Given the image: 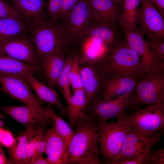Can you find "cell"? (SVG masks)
<instances>
[{"label": "cell", "mask_w": 164, "mask_h": 164, "mask_svg": "<svg viewBox=\"0 0 164 164\" xmlns=\"http://www.w3.org/2000/svg\"><path fill=\"white\" fill-rule=\"evenodd\" d=\"M74 127L75 133L67 150L68 164H99L97 119L84 113Z\"/></svg>", "instance_id": "cell-1"}, {"label": "cell", "mask_w": 164, "mask_h": 164, "mask_svg": "<svg viewBox=\"0 0 164 164\" xmlns=\"http://www.w3.org/2000/svg\"><path fill=\"white\" fill-rule=\"evenodd\" d=\"M96 62L103 63L102 71L108 74V78L129 76L137 79L146 71L139 56L125 42L108 50Z\"/></svg>", "instance_id": "cell-2"}, {"label": "cell", "mask_w": 164, "mask_h": 164, "mask_svg": "<svg viewBox=\"0 0 164 164\" xmlns=\"http://www.w3.org/2000/svg\"><path fill=\"white\" fill-rule=\"evenodd\" d=\"M28 32L39 62L53 52L63 53L65 48L71 44L59 19L48 20L29 27Z\"/></svg>", "instance_id": "cell-3"}, {"label": "cell", "mask_w": 164, "mask_h": 164, "mask_svg": "<svg viewBox=\"0 0 164 164\" xmlns=\"http://www.w3.org/2000/svg\"><path fill=\"white\" fill-rule=\"evenodd\" d=\"M135 104L151 105L164 101V61L155 59L137 80Z\"/></svg>", "instance_id": "cell-4"}, {"label": "cell", "mask_w": 164, "mask_h": 164, "mask_svg": "<svg viewBox=\"0 0 164 164\" xmlns=\"http://www.w3.org/2000/svg\"><path fill=\"white\" fill-rule=\"evenodd\" d=\"M99 155L107 164H117L125 141L131 126L117 122L98 121Z\"/></svg>", "instance_id": "cell-5"}, {"label": "cell", "mask_w": 164, "mask_h": 164, "mask_svg": "<svg viewBox=\"0 0 164 164\" xmlns=\"http://www.w3.org/2000/svg\"><path fill=\"white\" fill-rule=\"evenodd\" d=\"M0 84L2 92L31 108L43 126L52 119L48 106H42L23 77L0 73Z\"/></svg>", "instance_id": "cell-6"}, {"label": "cell", "mask_w": 164, "mask_h": 164, "mask_svg": "<svg viewBox=\"0 0 164 164\" xmlns=\"http://www.w3.org/2000/svg\"><path fill=\"white\" fill-rule=\"evenodd\" d=\"M135 110L129 114H124L117 117L118 122L129 125L145 133L159 132L164 128V101L149 105L141 108L137 104L132 105Z\"/></svg>", "instance_id": "cell-7"}, {"label": "cell", "mask_w": 164, "mask_h": 164, "mask_svg": "<svg viewBox=\"0 0 164 164\" xmlns=\"http://www.w3.org/2000/svg\"><path fill=\"white\" fill-rule=\"evenodd\" d=\"M97 17L88 0H79L59 19L71 44L75 43L90 22Z\"/></svg>", "instance_id": "cell-8"}, {"label": "cell", "mask_w": 164, "mask_h": 164, "mask_svg": "<svg viewBox=\"0 0 164 164\" xmlns=\"http://www.w3.org/2000/svg\"><path fill=\"white\" fill-rule=\"evenodd\" d=\"M161 137V133L150 134L138 130L131 126L126 137L118 163L132 160L143 155L151 149Z\"/></svg>", "instance_id": "cell-9"}, {"label": "cell", "mask_w": 164, "mask_h": 164, "mask_svg": "<svg viewBox=\"0 0 164 164\" xmlns=\"http://www.w3.org/2000/svg\"><path fill=\"white\" fill-rule=\"evenodd\" d=\"M26 33L0 41V54L39 66V62L33 43Z\"/></svg>", "instance_id": "cell-10"}, {"label": "cell", "mask_w": 164, "mask_h": 164, "mask_svg": "<svg viewBox=\"0 0 164 164\" xmlns=\"http://www.w3.org/2000/svg\"><path fill=\"white\" fill-rule=\"evenodd\" d=\"M137 26L146 39L164 38V17L151 0H140Z\"/></svg>", "instance_id": "cell-11"}, {"label": "cell", "mask_w": 164, "mask_h": 164, "mask_svg": "<svg viewBox=\"0 0 164 164\" xmlns=\"http://www.w3.org/2000/svg\"><path fill=\"white\" fill-rule=\"evenodd\" d=\"M132 92L107 101L101 98L99 99L91 107L89 115L102 121H107L111 118L123 115L126 109L135 103V95Z\"/></svg>", "instance_id": "cell-12"}, {"label": "cell", "mask_w": 164, "mask_h": 164, "mask_svg": "<svg viewBox=\"0 0 164 164\" xmlns=\"http://www.w3.org/2000/svg\"><path fill=\"white\" fill-rule=\"evenodd\" d=\"M44 134L46 143L45 153L50 164H68L67 148L54 124Z\"/></svg>", "instance_id": "cell-13"}, {"label": "cell", "mask_w": 164, "mask_h": 164, "mask_svg": "<svg viewBox=\"0 0 164 164\" xmlns=\"http://www.w3.org/2000/svg\"><path fill=\"white\" fill-rule=\"evenodd\" d=\"M12 5L29 27L47 20L44 0H11Z\"/></svg>", "instance_id": "cell-14"}, {"label": "cell", "mask_w": 164, "mask_h": 164, "mask_svg": "<svg viewBox=\"0 0 164 164\" xmlns=\"http://www.w3.org/2000/svg\"><path fill=\"white\" fill-rule=\"evenodd\" d=\"M137 79L129 76L108 78L104 82L102 100L107 101L116 99L124 94L133 92Z\"/></svg>", "instance_id": "cell-15"}, {"label": "cell", "mask_w": 164, "mask_h": 164, "mask_svg": "<svg viewBox=\"0 0 164 164\" xmlns=\"http://www.w3.org/2000/svg\"><path fill=\"white\" fill-rule=\"evenodd\" d=\"M144 34L138 29L125 33V42L139 56L146 70L154 62L155 58L149 48Z\"/></svg>", "instance_id": "cell-16"}, {"label": "cell", "mask_w": 164, "mask_h": 164, "mask_svg": "<svg viewBox=\"0 0 164 164\" xmlns=\"http://www.w3.org/2000/svg\"><path fill=\"white\" fill-rule=\"evenodd\" d=\"M1 110L17 121L23 125L26 128V132L31 134L38 124L43 127L42 123L32 109L29 106H1Z\"/></svg>", "instance_id": "cell-17"}, {"label": "cell", "mask_w": 164, "mask_h": 164, "mask_svg": "<svg viewBox=\"0 0 164 164\" xmlns=\"http://www.w3.org/2000/svg\"><path fill=\"white\" fill-rule=\"evenodd\" d=\"M63 55L61 52H53L39 61L44 69L46 78L52 86L57 85L58 79L65 66L66 59L64 60Z\"/></svg>", "instance_id": "cell-18"}, {"label": "cell", "mask_w": 164, "mask_h": 164, "mask_svg": "<svg viewBox=\"0 0 164 164\" xmlns=\"http://www.w3.org/2000/svg\"><path fill=\"white\" fill-rule=\"evenodd\" d=\"M95 11L97 18L111 24L120 23L121 5L114 0H88Z\"/></svg>", "instance_id": "cell-19"}, {"label": "cell", "mask_w": 164, "mask_h": 164, "mask_svg": "<svg viewBox=\"0 0 164 164\" xmlns=\"http://www.w3.org/2000/svg\"><path fill=\"white\" fill-rule=\"evenodd\" d=\"M33 75L28 73L23 77L41 100L56 106L61 113H64V108L60 101L59 95L57 92L39 81Z\"/></svg>", "instance_id": "cell-20"}, {"label": "cell", "mask_w": 164, "mask_h": 164, "mask_svg": "<svg viewBox=\"0 0 164 164\" xmlns=\"http://www.w3.org/2000/svg\"><path fill=\"white\" fill-rule=\"evenodd\" d=\"M39 66L29 64L9 56L0 54V73L23 77L36 74Z\"/></svg>", "instance_id": "cell-21"}, {"label": "cell", "mask_w": 164, "mask_h": 164, "mask_svg": "<svg viewBox=\"0 0 164 164\" xmlns=\"http://www.w3.org/2000/svg\"><path fill=\"white\" fill-rule=\"evenodd\" d=\"M64 113L69 118V124L74 127L76 123L84 115L83 111L86 107V98L83 88L73 91Z\"/></svg>", "instance_id": "cell-22"}, {"label": "cell", "mask_w": 164, "mask_h": 164, "mask_svg": "<svg viewBox=\"0 0 164 164\" xmlns=\"http://www.w3.org/2000/svg\"><path fill=\"white\" fill-rule=\"evenodd\" d=\"M140 0H124L119 23L125 33L138 29L137 20Z\"/></svg>", "instance_id": "cell-23"}, {"label": "cell", "mask_w": 164, "mask_h": 164, "mask_svg": "<svg viewBox=\"0 0 164 164\" xmlns=\"http://www.w3.org/2000/svg\"><path fill=\"white\" fill-rule=\"evenodd\" d=\"M28 26L22 18L0 19V41L28 32Z\"/></svg>", "instance_id": "cell-24"}, {"label": "cell", "mask_w": 164, "mask_h": 164, "mask_svg": "<svg viewBox=\"0 0 164 164\" xmlns=\"http://www.w3.org/2000/svg\"><path fill=\"white\" fill-rule=\"evenodd\" d=\"M83 88L86 98V107L93 100L101 86L100 79L91 68L86 67L80 70Z\"/></svg>", "instance_id": "cell-25"}, {"label": "cell", "mask_w": 164, "mask_h": 164, "mask_svg": "<svg viewBox=\"0 0 164 164\" xmlns=\"http://www.w3.org/2000/svg\"><path fill=\"white\" fill-rule=\"evenodd\" d=\"M29 134L20 135L15 139L14 145L8 149L10 164H28L26 154V147Z\"/></svg>", "instance_id": "cell-26"}, {"label": "cell", "mask_w": 164, "mask_h": 164, "mask_svg": "<svg viewBox=\"0 0 164 164\" xmlns=\"http://www.w3.org/2000/svg\"><path fill=\"white\" fill-rule=\"evenodd\" d=\"M48 105L50 116L54 122V124L56 130L64 140L68 149L70 143L74 135V130L72 129L69 123L55 114L50 104H48Z\"/></svg>", "instance_id": "cell-27"}, {"label": "cell", "mask_w": 164, "mask_h": 164, "mask_svg": "<svg viewBox=\"0 0 164 164\" xmlns=\"http://www.w3.org/2000/svg\"><path fill=\"white\" fill-rule=\"evenodd\" d=\"M70 55L66 59L65 66L58 79L57 83V85L60 88L67 103L72 95L69 78V73L72 58V55Z\"/></svg>", "instance_id": "cell-28"}, {"label": "cell", "mask_w": 164, "mask_h": 164, "mask_svg": "<svg viewBox=\"0 0 164 164\" xmlns=\"http://www.w3.org/2000/svg\"><path fill=\"white\" fill-rule=\"evenodd\" d=\"M69 78L70 86L73 91L83 88L82 80L79 68V58L77 56L72 55Z\"/></svg>", "instance_id": "cell-29"}, {"label": "cell", "mask_w": 164, "mask_h": 164, "mask_svg": "<svg viewBox=\"0 0 164 164\" xmlns=\"http://www.w3.org/2000/svg\"><path fill=\"white\" fill-rule=\"evenodd\" d=\"M146 41L155 59L164 61V38L146 39Z\"/></svg>", "instance_id": "cell-30"}, {"label": "cell", "mask_w": 164, "mask_h": 164, "mask_svg": "<svg viewBox=\"0 0 164 164\" xmlns=\"http://www.w3.org/2000/svg\"><path fill=\"white\" fill-rule=\"evenodd\" d=\"M29 136L37 151L41 153H45L46 143L42 127L35 129Z\"/></svg>", "instance_id": "cell-31"}, {"label": "cell", "mask_w": 164, "mask_h": 164, "mask_svg": "<svg viewBox=\"0 0 164 164\" xmlns=\"http://www.w3.org/2000/svg\"><path fill=\"white\" fill-rule=\"evenodd\" d=\"M64 0H48L46 4L49 20L58 19L61 11Z\"/></svg>", "instance_id": "cell-32"}, {"label": "cell", "mask_w": 164, "mask_h": 164, "mask_svg": "<svg viewBox=\"0 0 164 164\" xmlns=\"http://www.w3.org/2000/svg\"><path fill=\"white\" fill-rule=\"evenodd\" d=\"M9 17L22 19L20 13L12 4L5 0H0V19Z\"/></svg>", "instance_id": "cell-33"}, {"label": "cell", "mask_w": 164, "mask_h": 164, "mask_svg": "<svg viewBox=\"0 0 164 164\" xmlns=\"http://www.w3.org/2000/svg\"><path fill=\"white\" fill-rule=\"evenodd\" d=\"M15 139L11 132L3 128H0V144L7 149L14 144Z\"/></svg>", "instance_id": "cell-34"}, {"label": "cell", "mask_w": 164, "mask_h": 164, "mask_svg": "<svg viewBox=\"0 0 164 164\" xmlns=\"http://www.w3.org/2000/svg\"><path fill=\"white\" fill-rule=\"evenodd\" d=\"M38 152H39L35 147L29 134L26 147V154L28 164H32L35 156Z\"/></svg>", "instance_id": "cell-35"}, {"label": "cell", "mask_w": 164, "mask_h": 164, "mask_svg": "<svg viewBox=\"0 0 164 164\" xmlns=\"http://www.w3.org/2000/svg\"><path fill=\"white\" fill-rule=\"evenodd\" d=\"M150 159L151 164H164V148L150 150Z\"/></svg>", "instance_id": "cell-36"}, {"label": "cell", "mask_w": 164, "mask_h": 164, "mask_svg": "<svg viewBox=\"0 0 164 164\" xmlns=\"http://www.w3.org/2000/svg\"><path fill=\"white\" fill-rule=\"evenodd\" d=\"M150 150L145 154L136 159L121 161L118 164H151L150 156Z\"/></svg>", "instance_id": "cell-37"}, {"label": "cell", "mask_w": 164, "mask_h": 164, "mask_svg": "<svg viewBox=\"0 0 164 164\" xmlns=\"http://www.w3.org/2000/svg\"><path fill=\"white\" fill-rule=\"evenodd\" d=\"M79 0H64L58 19L67 12Z\"/></svg>", "instance_id": "cell-38"}, {"label": "cell", "mask_w": 164, "mask_h": 164, "mask_svg": "<svg viewBox=\"0 0 164 164\" xmlns=\"http://www.w3.org/2000/svg\"><path fill=\"white\" fill-rule=\"evenodd\" d=\"M42 154L38 152L35 156L32 164H50L47 159L44 158Z\"/></svg>", "instance_id": "cell-39"}, {"label": "cell", "mask_w": 164, "mask_h": 164, "mask_svg": "<svg viewBox=\"0 0 164 164\" xmlns=\"http://www.w3.org/2000/svg\"><path fill=\"white\" fill-rule=\"evenodd\" d=\"M152 3L164 17V0H151Z\"/></svg>", "instance_id": "cell-40"}, {"label": "cell", "mask_w": 164, "mask_h": 164, "mask_svg": "<svg viewBox=\"0 0 164 164\" xmlns=\"http://www.w3.org/2000/svg\"><path fill=\"white\" fill-rule=\"evenodd\" d=\"M9 160L6 158L2 146H0V164H10Z\"/></svg>", "instance_id": "cell-41"}, {"label": "cell", "mask_w": 164, "mask_h": 164, "mask_svg": "<svg viewBox=\"0 0 164 164\" xmlns=\"http://www.w3.org/2000/svg\"><path fill=\"white\" fill-rule=\"evenodd\" d=\"M4 125V123L2 116L0 114V128H3Z\"/></svg>", "instance_id": "cell-42"}, {"label": "cell", "mask_w": 164, "mask_h": 164, "mask_svg": "<svg viewBox=\"0 0 164 164\" xmlns=\"http://www.w3.org/2000/svg\"><path fill=\"white\" fill-rule=\"evenodd\" d=\"M114 0V1H115L116 2L121 5H122V4L123 3V2L124 1V0Z\"/></svg>", "instance_id": "cell-43"}, {"label": "cell", "mask_w": 164, "mask_h": 164, "mask_svg": "<svg viewBox=\"0 0 164 164\" xmlns=\"http://www.w3.org/2000/svg\"><path fill=\"white\" fill-rule=\"evenodd\" d=\"M0 146H2L0 144Z\"/></svg>", "instance_id": "cell-44"}]
</instances>
